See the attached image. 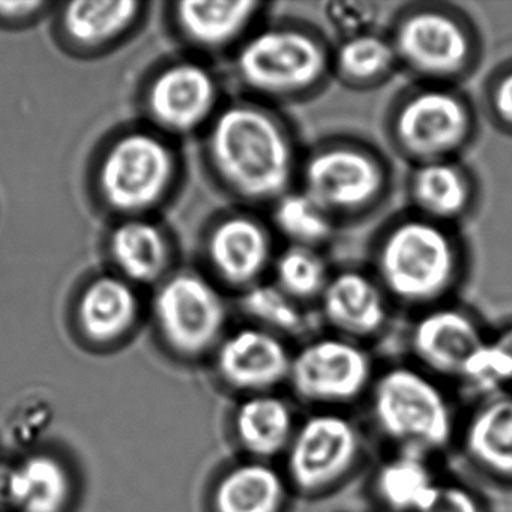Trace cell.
<instances>
[{"mask_svg":"<svg viewBox=\"0 0 512 512\" xmlns=\"http://www.w3.org/2000/svg\"><path fill=\"white\" fill-rule=\"evenodd\" d=\"M304 148L283 110L242 95L209 124L212 175L236 206L265 211L298 187Z\"/></svg>","mask_w":512,"mask_h":512,"instance_id":"obj_1","label":"cell"},{"mask_svg":"<svg viewBox=\"0 0 512 512\" xmlns=\"http://www.w3.org/2000/svg\"><path fill=\"white\" fill-rule=\"evenodd\" d=\"M367 268L394 307L422 311L454 301L472 269V253L458 227L407 211L377 229Z\"/></svg>","mask_w":512,"mask_h":512,"instance_id":"obj_2","label":"cell"},{"mask_svg":"<svg viewBox=\"0 0 512 512\" xmlns=\"http://www.w3.org/2000/svg\"><path fill=\"white\" fill-rule=\"evenodd\" d=\"M232 67L244 97L277 109L298 106L332 82V43L307 20L265 19L233 52Z\"/></svg>","mask_w":512,"mask_h":512,"instance_id":"obj_3","label":"cell"},{"mask_svg":"<svg viewBox=\"0 0 512 512\" xmlns=\"http://www.w3.org/2000/svg\"><path fill=\"white\" fill-rule=\"evenodd\" d=\"M394 181L391 160L376 143L338 133L304 149L298 188L344 229L376 217L388 205Z\"/></svg>","mask_w":512,"mask_h":512,"instance_id":"obj_4","label":"cell"},{"mask_svg":"<svg viewBox=\"0 0 512 512\" xmlns=\"http://www.w3.org/2000/svg\"><path fill=\"white\" fill-rule=\"evenodd\" d=\"M400 71L412 82L458 86L472 79L484 61L481 29L460 5L418 0L401 5L386 29Z\"/></svg>","mask_w":512,"mask_h":512,"instance_id":"obj_5","label":"cell"},{"mask_svg":"<svg viewBox=\"0 0 512 512\" xmlns=\"http://www.w3.org/2000/svg\"><path fill=\"white\" fill-rule=\"evenodd\" d=\"M481 112L458 86L412 82L383 116L389 149L412 166L461 160L481 133Z\"/></svg>","mask_w":512,"mask_h":512,"instance_id":"obj_6","label":"cell"},{"mask_svg":"<svg viewBox=\"0 0 512 512\" xmlns=\"http://www.w3.org/2000/svg\"><path fill=\"white\" fill-rule=\"evenodd\" d=\"M370 409L377 430L398 451L428 457L454 437L448 398L419 367L397 365L377 376L370 389Z\"/></svg>","mask_w":512,"mask_h":512,"instance_id":"obj_7","label":"cell"},{"mask_svg":"<svg viewBox=\"0 0 512 512\" xmlns=\"http://www.w3.org/2000/svg\"><path fill=\"white\" fill-rule=\"evenodd\" d=\"M488 338L473 311L449 301L416 313L409 344L425 373L478 392Z\"/></svg>","mask_w":512,"mask_h":512,"instance_id":"obj_8","label":"cell"},{"mask_svg":"<svg viewBox=\"0 0 512 512\" xmlns=\"http://www.w3.org/2000/svg\"><path fill=\"white\" fill-rule=\"evenodd\" d=\"M362 449L361 433L349 418L334 410H320L296 427L284 454V476L301 496H322L355 472Z\"/></svg>","mask_w":512,"mask_h":512,"instance_id":"obj_9","label":"cell"},{"mask_svg":"<svg viewBox=\"0 0 512 512\" xmlns=\"http://www.w3.org/2000/svg\"><path fill=\"white\" fill-rule=\"evenodd\" d=\"M374 379L373 359L364 344L329 334L293 352L287 385L298 400L329 410L359 400Z\"/></svg>","mask_w":512,"mask_h":512,"instance_id":"obj_10","label":"cell"},{"mask_svg":"<svg viewBox=\"0 0 512 512\" xmlns=\"http://www.w3.org/2000/svg\"><path fill=\"white\" fill-rule=\"evenodd\" d=\"M277 241L262 211L236 206L209 229L205 253L211 280L235 296L268 280L280 248Z\"/></svg>","mask_w":512,"mask_h":512,"instance_id":"obj_11","label":"cell"},{"mask_svg":"<svg viewBox=\"0 0 512 512\" xmlns=\"http://www.w3.org/2000/svg\"><path fill=\"white\" fill-rule=\"evenodd\" d=\"M155 316L170 347L197 358L220 346L227 334L229 310L223 290L211 278L185 272L161 287Z\"/></svg>","mask_w":512,"mask_h":512,"instance_id":"obj_12","label":"cell"},{"mask_svg":"<svg viewBox=\"0 0 512 512\" xmlns=\"http://www.w3.org/2000/svg\"><path fill=\"white\" fill-rule=\"evenodd\" d=\"M173 173L175 160L163 142L149 134H130L110 149L100 182L113 208L142 211L163 197Z\"/></svg>","mask_w":512,"mask_h":512,"instance_id":"obj_13","label":"cell"},{"mask_svg":"<svg viewBox=\"0 0 512 512\" xmlns=\"http://www.w3.org/2000/svg\"><path fill=\"white\" fill-rule=\"evenodd\" d=\"M292 358L287 340L247 323L227 332L215 350V367L227 388L248 397L287 383Z\"/></svg>","mask_w":512,"mask_h":512,"instance_id":"obj_14","label":"cell"},{"mask_svg":"<svg viewBox=\"0 0 512 512\" xmlns=\"http://www.w3.org/2000/svg\"><path fill=\"white\" fill-rule=\"evenodd\" d=\"M317 308L331 334L364 344L385 332L394 304L367 266L350 265L334 269Z\"/></svg>","mask_w":512,"mask_h":512,"instance_id":"obj_15","label":"cell"},{"mask_svg":"<svg viewBox=\"0 0 512 512\" xmlns=\"http://www.w3.org/2000/svg\"><path fill=\"white\" fill-rule=\"evenodd\" d=\"M406 197L409 211L460 229L461 224L478 214L482 185L463 161H434L410 167Z\"/></svg>","mask_w":512,"mask_h":512,"instance_id":"obj_16","label":"cell"},{"mask_svg":"<svg viewBox=\"0 0 512 512\" xmlns=\"http://www.w3.org/2000/svg\"><path fill=\"white\" fill-rule=\"evenodd\" d=\"M220 97V85L212 71L197 62H182L155 80L149 104L160 124L190 133L214 121L223 107Z\"/></svg>","mask_w":512,"mask_h":512,"instance_id":"obj_17","label":"cell"},{"mask_svg":"<svg viewBox=\"0 0 512 512\" xmlns=\"http://www.w3.org/2000/svg\"><path fill=\"white\" fill-rule=\"evenodd\" d=\"M271 8L253 0H187L178 5V22L185 37L206 52H235L265 20Z\"/></svg>","mask_w":512,"mask_h":512,"instance_id":"obj_18","label":"cell"},{"mask_svg":"<svg viewBox=\"0 0 512 512\" xmlns=\"http://www.w3.org/2000/svg\"><path fill=\"white\" fill-rule=\"evenodd\" d=\"M461 448L476 470L500 482H512V391L488 395L470 413Z\"/></svg>","mask_w":512,"mask_h":512,"instance_id":"obj_19","label":"cell"},{"mask_svg":"<svg viewBox=\"0 0 512 512\" xmlns=\"http://www.w3.org/2000/svg\"><path fill=\"white\" fill-rule=\"evenodd\" d=\"M296 427L292 407L274 392L242 398L233 413L236 442L250 460L269 463L286 454Z\"/></svg>","mask_w":512,"mask_h":512,"instance_id":"obj_20","label":"cell"},{"mask_svg":"<svg viewBox=\"0 0 512 512\" xmlns=\"http://www.w3.org/2000/svg\"><path fill=\"white\" fill-rule=\"evenodd\" d=\"M292 493L284 472L268 461L247 460L221 475L212 493L214 512H286Z\"/></svg>","mask_w":512,"mask_h":512,"instance_id":"obj_21","label":"cell"},{"mask_svg":"<svg viewBox=\"0 0 512 512\" xmlns=\"http://www.w3.org/2000/svg\"><path fill=\"white\" fill-rule=\"evenodd\" d=\"M398 73L400 65L386 31L377 29L332 43V82L349 91H376Z\"/></svg>","mask_w":512,"mask_h":512,"instance_id":"obj_22","label":"cell"},{"mask_svg":"<svg viewBox=\"0 0 512 512\" xmlns=\"http://www.w3.org/2000/svg\"><path fill=\"white\" fill-rule=\"evenodd\" d=\"M440 484L428 457L398 451L374 473L373 491L388 511L422 512L436 496Z\"/></svg>","mask_w":512,"mask_h":512,"instance_id":"obj_23","label":"cell"},{"mask_svg":"<svg viewBox=\"0 0 512 512\" xmlns=\"http://www.w3.org/2000/svg\"><path fill=\"white\" fill-rule=\"evenodd\" d=\"M266 212L275 236L284 245L325 251L341 230L334 218L298 187L275 200Z\"/></svg>","mask_w":512,"mask_h":512,"instance_id":"obj_24","label":"cell"},{"mask_svg":"<svg viewBox=\"0 0 512 512\" xmlns=\"http://www.w3.org/2000/svg\"><path fill=\"white\" fill-rule=\"evenodd\" d=\"M71 496V479L61 461L32 455L11 466L10 502L19 512H64Z\"/></svg>","mask_w":512,"mask_h":512,"instance_id":"obj_25","label":"cell"},{"mask_svg":"<svg viewBox=\"0 0 512 512\" xmlns=\"http://www.w3.org/2000/svg\"><path fill=\"white\" fill-rule=\"evenodd\" d=\"M137 299L127 283L104 277L92 283L80 301V323L89 337L110 341L121 337L133 325Z\"/></svg>","mask_w":512,"mask_h":512,"instance_id":"obj_26","label":"cell"},{"mask_svg":"<svg viewBox=\"0 0 512 512\" xmlns=\"http://www.w3.org/2000/svg\"><path fill=\"white\" fill-rule=\"evenodd\" d=\"M236 299L248 323L284 340L302 337L310 329L307 307L290 298L269 278L245 290Z\"/></svg>","mask_w":512,"mask_h":512,"instance_id":"obj_27","label":"cell"},{"mask_svg":"<svg viewBox=\"0 0 512 512\" xmlns=\"http://www.w3.org/2000/svg\"><path fill=\"white\" fill-rule=\"evenodd\" d=\"M332 272L334 268L326 251L283 245L278 248L269 280L308 308V305H317Z\"/></svg>","mask_w":512,"mask_h":512,"instance_id":"obj_28","label":"cell"},{"mask_svg":"<svg viewBox=\"0 0 512 512\" xmlns=\"http://www.w3.org/2000/svg\"><path fill=\"white\" fill-rule=\"evenodd\" d=\"M112 251L119 268L136 281H152L167 262L166 239L143 221H128L113 233Z\"/></svg>","mask_w":512,"mask_h":512,"instance_id":"obj_29","label":"cell"},{"mask_svg":"<svg viewBox=\"0 0 512 512\" xmlns=\"http://www.w3.org/2000/svg\"><path fill=\"white\" fill-rule=\"evenodd\" d=\"M134 0L73 2L65 11V28L74 40L98 44L121 34L137 14Z\"/></svg>","mask_w":512,"mask_h":512,"instance_id":"obj_30","label":"cell"},{"mask_svg":"<svg viewBox=\"0 0 512 512\" xmlns=\"http://www.w3.org/2000/svg\"><path fill=\"white\" fill-rule=\"evenodd\" d=\"M479 112L500 136L512 139V58L503 59L485 77Z\"/></svg>","mask_w":512,"mask_h":512,"instance_id":"obj_31","label":"cell"},{"mask_svg":"<svg viewBox=\"0 0 512 512\" xmlns=\"http://www.w3.org/2000/svg\"><path fill=\"white\" fill-rule=\"evenodd\" d=\"M512 388V319L506 320L488 343L485 392L488 395Z\"/></svg>","mask_w":512,"mask_h":512,"instance_id":"obj_32","label":"cell"},{"mask_svg":"<svg viewBox=\"0 0 512 512\" xmlns=\"http://www.w3.org/2000/svg\"><path fill=\"white\" fill-rule=\"evenodd\" d=\"M326 22L340 38L377 31L379 5L373 2H334L325 7Z\"/></svg>","mask_w":512,"mask_h":512,"instance_id":"obj_33","label":"cell"},{"mask_svg":"<svg viewBox=\"0 0 512 512\" xmlns=\"http://www.w3.org/2000/svg\"><path fill=\"white\" fill-rule=\"evenodd\" d=\"M422 512H484L478 497L460 484H440L436 496Z\"/></svg>","mask_w":512,"mask_h":512,"instance_id":"obj_34","label":"cell"},{"mask_svg":"<svg viewBox=\"0 0 512 512\" xmlns=\"http://www.w3.org/2000/svg\"><path fill=\"white\" fill-rule=\"evenodd\" d=\"M40 7H43L41 2H0V14L10 17L26 16Z\"/></svg>","mask_w":512,"mask_h":512,"instance_id":"obj_35","label":"cell"},{"mask_svg":"<svg viewBox=\"0 0 512 512\" xmlns=\"http://www.w3.org/2000/svg\"><path fill=\"white\" fill-rule=\"evenodd\" d=\"M10 472L11 467H0V505L10 502Z\"/></svg>","mask_w":512,"mask_h":512,"instance_id":"obj_36","label":"cell"}]
</instances>
